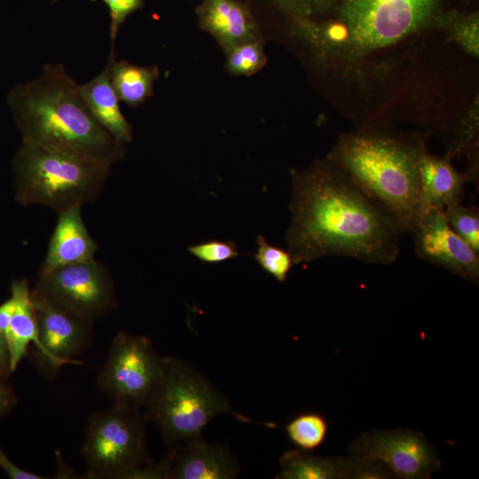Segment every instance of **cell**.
Here are the masks:
<instances>
[{
	"instance_id": "cell-10",
	"label": "cell",
	"mask_w": 479,
	"mask_h": 479,
	"mask_svg": "<svg viewBox=\"0 0 479 479\" xmlns=\"http://www.w3.org/2000/svg\"><path fill=\"white\" fill-rule=\"evenodd\" d=\"M349 452L350 457L378 461L391 475L404 479L429 478L441 467L426 436L408 429L363 433L350 445Z\"/></svg>"
},
{
	"instance_id": "cell-15",
	"label": "cell",
	"mask_w": 479,
	"mask_h": 479,
	"mask_svg": "<svg viewBox=\"0 0 479 479\" xmlns=\"http://www.w3.org/2000/svg\"><path fill=\"white\" fill-rule=\"evenodd\" d=\"M98 247L83 222L82 207L58 214L39 274L95 258Z\"/></svg>"
},
{
	"instance_id": "cell-25",
	"label": "cell",
	"mask_w": 479,
	"mask_h": 479,
	"mask_svg": "<svg viewBox=\"0 0 479 479\" xmlns=\"http://www.w3.org/2000/svg\"><path fill=\"white\" fill-rule=\"evenodd\" d=\"M256 242L255 260L266 273L279 282H285L294 264L289 251L268 243L261 234L257 236Z\"/></svg>"
},
{
	"instance_id": "cell-19",
	"label": "cell",
	"mask_w": 479,
	"mask_h": 479,
	"mask_svg": "<svg viewBox=\"0 0 479 479\" xmlns=\"http://www.w3.org/2000/svg\"><path fill=\"white\" fill-rule=\"evenodd\" d=\"M349 458H326L302 450L284 452L280 459L278 479H340L348 478Z\"/></svg>"
},
{
	"instance_id": "cell-29",
	"label": "cell",
	"mask_w": 479,
	"mask_h": 479,
	"mask_svg": "<svg viewBox=\"0 0 479 479\" xmlns=\"http://www.w3.org/2000/svg\"><path fill=\"white\" fill-rule=\"evenodd\" d=\"M0 467L12 479H43L44 476L23 470L14 465L0 447Z\"/></svg>"
},
{
	"instance_id": "cell-26",
	"label": "cell",
	"mask_w": 479,
	"mask_h": 479,
	"mask_svg": "<svg viewBox=\"0 0 479 479\" xmlns=\"http://www.w3.org/2000/svg\"><path fill=\"white\" fill-rule=\"evenodd\" d=\"M188 251L200 262L210 264L233 259L240 255L234 241L219 240L192 245L188 247Z\"/></svg>"
},
{
	"instance_id": "cell-12",
	"label": "cell",
	"mask_w": 479,
	"mask_h": 479,
	"mask_svg": "<svg viewBox=\"0 0 479 479\" xmlns=\"http://www.w3.org/2000/svg\"><path fill=\"white\" fill-rule=\"evenodd\" d=\"M31 297L44 363L52 371L63 365L80 364L74 358L89 347L92 322L75 317L32 292Z\"/></svg>"
},
{
	"instance_id": "cell-21",
	"label": "cell",
	"mask_w": 479,
	"mask_h": 479,
	"mask_svg": "<svg viewBox=\"0 0 479 479\" xmlns=\"http://www.w3.org/2000/svg\"><path fill=\"white\" fill-rule=\"evenodd\" d=\"M289 440L300 450L310 452L323 444L328 432L326 420L318 412H304L285 427Z\"/></svg>"
},
{
	"instance_id": "cell-22",
	"label": "cell",
	"mask_w": 479,
	"mask_h": 479,
	"mask_svg": "<svg viewBox=\"0 0 479 479\" xmlns=\"http://www.w3.org/2000/svg\"><path fill=\"white\" fill-rule=\"evenodd\" d=\"M439 25L467 53L478 57L479 19L477 12L469 15L450 12L440 18Z\"/></svg>"
},
{
	"instance_id": "cell-31",
	"label": "cell",
	"mask_w": 479,
	"mask_h": 479,
	"mask_svg": "<svg viewBox=\"0 0 479 479\" xmlns=\"http://www.w3.org/2000/svg\"><path fill=\"white\" fill-rule=\"evenodd\" d=\"M12 373L7 342L4 334H0V376L8 378Z\"/></svg>"
},
{
	"instance_id": "cell-7",
	"label": "cell",
	"mask_w": 479,
	"mask_h": 479,
	"mask_svg": "<svg viewBox=\"0 0 479 479\" xmlns=\"http://www.w3.org/2000/svg\"><path fill=\"white\" fill-rule=\"evenodd\" d=\"M140 409L113 404L89 419L82 456L89 478L130 479L149 462L146 455L145 421Z\"/></svg>"
},
{
	"instance_id": "cell-14",
	"label": "cell",
	"mask_w": 479,
	"mask_h": 479,
	"mask_svg": "<svg viewBox=\"0 0 479 479\" xmlns=\"http://www.w3.org/2000/svg\"><path fill=\"white\" fill-rule=\"evenodd\" d=\"M199 26L212 35L224 52L262 38L249 6L238 0H203L196 8Z\"/></svg>"
},
{
	"instance_id": "cell-4",
	"label": "cell",
	"mask_w": 479,
	"mask_h": 479,
	"mask_svg": "<svg viewBox=\"0 0 479 479\" xmlns=\"http://www.w3.org/2000/svg\"><path fill=\"white\" fill-rule=\"evenodd\" d=\"M110 167L22 142L13 161L15 200L42 205L57 214L93 203Z\"/></svg>"
},
{
	"instance_id": "cell-1",
	"label": "cell",
	"mask_w": 479,
	"mask_h": 479,
	"mask_svg": "<svg viewBox=\"0 0 479 479\" xmlns=\"http://www.w3.org/2000/svg\"><path fill=\"white\" fill-rule=\"evenodd\" d=\"M286 233L294 263L345 256L390 264L404 234L393 217L327 158L291 171Z\"/></svg>"
},
{
	"instance_id": "cell-6",
	"label": "cell",
	"mask_w": 479,
	"mask_h": 479,
	"mask_svg": "<svg viewBox=\"0 0 479 479\" xmlns=\"http://www.w3.org/2000/svg\"><path fill=\"white\" fill-rule=\"evenodd\" d=\"M436 0H377L342 20L341 35H326L311 27L304 41L325 55L338 46L351 54H364L392 44L426 24Z\"/></svg>"
},
{
	"instance_id": "cell-18",
	"label": "cell",
	"mask_w": 479,
	"mask_h": 479,
	"mask_svg": "<svg viewBox=\"0 0 479 479\" xmlns=\"http://www.w3.org/2000/svg\"><path fill=\"white\" fill-rule=\"evenodd\" d=\"M11 295L15 300V307L4 333L10 353L12 371H15L21 359L27 356L29 343L33 342L42 353L38 336L35 311L31 297V289L26 279L13 281Z\"/></svg>"
},
{
	"instance_id": "cell-3",
	"label": "cell",
	"mask_w": 479,
	"mask_h": 479,
	"mask_svg": "<svg viewBox=\"0 0 479 479\" xmlns=\"http://www.w3.org/2000/svg\"><path fill=\"white\" fill-rule=\"evenodd\" d=\"M419 136L361 130L341 136L326 158L411 232L420 214Z\"/></svg>"
},
{
	"instance_id": "cell-8",
	"label": "cell",
	"mask_w": 479,
	"mask_h": 479,
	"mask_svg": "<svg viewBox=\"0 0 479 479\" xmlns=\"http://www.w3.org/2000/svg\"><path fill=\"white\" fill-rule=\"evenodd\" d=\"M163 358L145 336L119 332L98 378V386L114 404L145 407L163 370Z\"/></svg>"
},
{
	"instance_id": "cell-32",
	"label": "cell",
	"mask_w": 479,
	"mask_h": 479,
	"mask_svg": "<svg viewBox=\"0 0 479 479\" xmlns=\"http://www.w3.org/2000/svg\"><path fill=\"white\" fill-rule=\"evenodd\" d=\"M15 307V300L11 295L0 305V334L5 333Z\"/></svg>"
},
{
	"instance_id": "cell-30",
	"label": "cell",
	"mask_w": 479,
	"mask_h": 479,
	"mask_svg": "<svg viewBox=\"0 0 479 479\" xmlns=\"http://www.w3.org/2000/svg\"><path fill=\"white\" fill-rule=\"evenodd\" d=\"M377 0H344L342 8V19L347 20L360 12Z\"/></svg>"
},
{
	"instance_id": "cell-13",
	"label": "cell",
	"mask_w": 479,
	"mask_h": 479,
	"mask_svg": "<svg viewBox=\"0 0 479 479\" xmlns=\"http://www.w3.org/2000/svg\"><path fill=\"white\" fill-rule=\"evenodd\" d=\"M164 458L169 479H232L238 475L237 461L220 445L197 436L182 442Z\"/></svg>"
},
{
	"instance_id": "cell-16",
	"label": "cell",
	"mask_w": 479,
	"mask_h": 479,
	"mask_svg": "<svg viewBox=\"0 0 479 479\" xmlns=\"http://www.w3.org/2000/svg\"><path fill=\"white\" fill-rule=\"evenodd\" d=\"M419 174L420 213L430 208L444 209L461 202L468 178L456 170L450 155L439 158L424 151L419 162Z\"/></svg>"
},
{
	"instance_id": "cell-24",
	"label": "cell",
	"mask_w": 479,
	"mask_h": 479,
	"mask_svg": "<svg viewBox=\"0 0 479 479\" xmlns=\"http://www.w3.org/2000/svg\"><path fill=\"white\" fill-rule=\"evenodd\" d=\"M451 228L479 254V209L464 206L461 202L444 209Z\"/></svg>"
},
{
	"instance_id": "cell-9",
	"label": "cell",
	"mask_w": 479,
	"mask_h": 479,
	"mask_svg": "<svg viewBox=\"0 0 479 479\" xmlns=\"http://www.w3.org/2000/svg\"><path fill=\"white\" fill-rule=\"evenodd\" d=\"M31 292L89 322L117 306L110 272L95 258L39 274Z\"/></svg>"
},
{
	"instance_id": "cell-11",
	"label": "cell",
	"mask_w": 479,
	"mask_h": 479,
	"mask_svg": "<svg viewBox=\"0 0 479 479\" xmlns=\"http://www.w3.org/2000/svg\"><path fill=\"white\" fill-rule=\"evenodd\" d=\"M411 233L420 258L478 282L479 254L451 228L443 208H430L420 213Z\"/></svg>"
},
{
	"instance_id": "cell-5",
	"label": "cell",
	"mask_w": 479,
	"mask_h": 479,
	"mask_svg": "<svg viewBox=\"0 0 479 479\" xmlns=\"http://www.w3.org/2000/svg\"><path fill=\"white\" fill-rule=\"evenodd\" d=\"M145 420L153 421L168 444L200 436L203 428L216 416L233 415L252 423L236 412L226 397L187 363L163 358L160 381L145 406Z\"/></svg>"
},
{
	"instance_id": "cell-28",
	"label": "cell",
	"mask_w": 479,
	"mask_h": 479,
	"mask_svg": "<svg viewBox=\"0 0 479 479\" xmlns=\"http://www.w3.org/2000/svg\"><path fill=\"white\" fill-rule=\"evenodd\" d=\"M17 403L12 386L6 377L0 376V418L7 415Z\"/></svg>"
},
{
	"instance_id": "cell-17",
	"label": "cell",
	"mask_w": 479,
	"mask_h": 479,
	"mask_svg": "<svg viewBox=\"0 0 479 479\" xmlns=\"http://www.w3.org/2000/svg\"><path fill=\"white\" fill-rule=\"evenodd\" d=\"M79 90L93 117L113 137L122 144L132 141V127L121 111L108 64L93 79L79 85Z\"/></svg>"
},
{
	"instance_id": "cell-20",
	"label": "cell",
	"mask_w": 479,
	"mask_h": 479,
	"mask_svg": "<svg viewBox=\"0 0 479 479\" xmlns=\"http://www.w3.org/2000/svg\"><path fill=\"white\" fill-rule=\"evenodd\" d=\"M108 61L112 85L120 100L137 106L153 94L154 82L160 72L156 66L143 67L125 60L114 61L113 51Z\"/></svg>"
},
{
	"instance_id": "cell-23",
	"label": "cell",
	"mask_w": 479,
	"mask_h": 479,
	"mask_svg": "<svg viewBox=\"0 0 479 479\" xmlns=\"http://www.w3.org/2000/svg\"><path fill=\"white\" fill-rule=\"evenodd\" d=\"M224 53L226 69L233 75H252L267 62L263 38L239 44Z\"/></svg>"
},
{
	"instance_id": "cell-27",
	"label": "cell",
	"mask_w": 479,
	"mask_h": 479,
	"mask_svg": "<svg viewBox=\"0 0 479 479\" xmlns=\"http://www.w3.org/2000/svg\"><path fill=\"white\" fill-rule=\"evenodd\" d=\"M108 7L111 26L110 35L112 41L114 40L121 25L132 12L140 9L143 0H102Z\"/></svg>"
},
{
	"instance_id": "cell-2",
	"label": "cell",
	"mask_w": 479,
	"mask_h": 479,
	"mask_svg": "<svg viewBox=\"0 0 479 479\" xmlns=\"http://www.w3.org/2000/svg\"><path fill=\"white\" fill-rule=\"evenodd\" d=\"M9 103L24 143L110 168L126 155L125 144L96 121L61 64H47L38 78L18 84Z\"/></svg>"
}]
</instances>
